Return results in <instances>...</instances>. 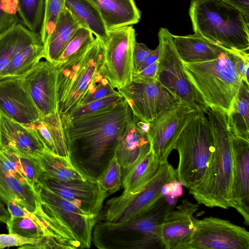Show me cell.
Returning <instances> with one entry per match:
<instances>
[{
    "instance_id": "cell-6",
    "label": "cell",
    "mask_w": 249,
    "mask_h": 249,
    "mask_svg": "<svg viewBox=\"0 0 249 249\" xmlns=\"http://www.w3.org/2000/svg\"><path fill=\"white\" fill-rule=\"evenodd\" d=\"M214 148L213 132L203 112L188 123L178 137L175 148L179 155L176 169L177 179L188 189L199 184L204 178Z\"/></svg>"
},
{
    "instance_id": "cell-34",
    "label": "cell",
    "mask_w": 249,
    "mask_h": 249,
    "mask_svg": "<svg viewBox=\"0 0 249 249\" xmlns=\"http://www.w3.org/2000/svg\"><path fill=\"white\" fill-rule=\"evenodd\" d=\"M46 0H18V16L29 30L39 33L42 23Z\"/></svg>"
},
{
    "instance_id": "cell-21",
    "label": "cell",
    "mask_w": 249,
    "mask_h": 249,
    "mask_svg": "<svg viewBox=\"0 0 249 249\" xmlns=\"http://www.w3.org/2000/svg\"><path fill=\"white\" fill-rule=\"evenodd\" d=\"M0 144V150L29 157H34L37 154L47 150L33 130L1 113Z\"/></svg>"
},
{
    "instance_id": "cell-19",
    "label": "cell",
    "mask_w": 249,
    "mask_h": 249,
    "mask_svg": "<svg viewBox=\"0 0 249 249\" xmlns=\"http://www.w3.org/2000/svg\"><path fill=\"white\" fill-rule=\"evenodd\" d=\"M105 48L103 41L95 37L90 47V54L85 67L76 79L67 98L58 107L60 114L76 107L95 82L106 78L104 73Z\"/></svg>"
},
{
    "instance_id": "cell-51",
    "label": "cell",
    "mask_w": 249,
    "mask_h": 249,
    "mask_svg": "<svg viewBox=\"0 0 249 249\" xmlns=\"http://www.w3.org/2000/svg\"><path fill=\"white\" fill-rule=\"evenodd\" d=\"M11 215L2 203L0 201V222L7 223L10 218Z\"/></svg>"
},
{
    "instance_id": "cell-37",
    "label": "cell",
    "mask_w": 249,
    "mask_h": 249,
    "mask_svg": "<svg viewBox=\"0 0 249 249\" xmlns=\"http://www.w3.org/2000/svg\"><path fill=\"white\" fill-rule=\"evenodd\" d=\"M0 151H3L14 163L18 171L27 178L29 184L36 191L41 171L35 158L20 156L6 150Z\"/></svg>"
},
{
    "instance_id": "cell-47",
    "label": "cell",
    "mask_w": 249,
    "mask_h": 249,
    "mask_svg": "<svg viewBox=\"0 0 249 249\" xmlns=\"http://www.w3.org/2000/svg\"><path fill=\"white\" fill-rule=\"evenodd\" d=\"M226 4L239 10L249 17V0H222Z\"/></svg>"
},
{
    "instance_id": "cell-18",
    "label": "cell",
    "mask_w": 249,
    "mask_h": 249,
    "mask_svg": "<svg viewBox=\"0 0 249 249\" xmlns=\"http://www.w3.org/2000/svg\"><path fill=\"white\" fill-rule=\"evenodd\" d=\"M0 200L6 205L16 202L33 213L41 204L38 193L2 151H0Z\"/></svg>"
},
{
    "instance_id": "cell-9",
    "label": "cell",
    "mask_w": 249,
    "mask_h": 249,
    "mask_svg": "<svg viewBox=\"0 0 249 249\" xmlns=\"http://www.w3.org/2000/svg\"><path fill=\"white\" fill-rule=\"evenodd\" d=\"M103 42L104 73L111 86L120 89L132 81L133 49L136 40L132 26L108 31Z\"/></svg>"
},
{
    "instance_id": "cell-36",
    "label": "cell",
    "mask_w": 249,
    "mask_h": 249,
    "mask_svg": "<svg viewBox=\"0 0 249 249\" xmlns=\"http://www.w3.org/2000/svg\"><path fill=\"white\" fill-rule=\"evenodd\" d=\"M6 224L9 233L18 234L27 238L54 237L37 223L27 217L11 216Z\"/></svg>"
},
{
    "instance_id": "cell-40",
    "label": "cell",
    "mask_w": 249,
    "mask_h": 249,
    "mask_svg": "<svg viewBox=\"0 0 249 249\" xmlns=\"http://www.w3.org/2000/svg\"><path fill=\"white\" fill-rule=\"evenodd\" d=\"M123 99L119 94L109 95L104 98L95 100L81 106L75 107L68 112L71 117H75L101 110Z\"/></svg>"
},
{
    "instance_id": "cell-44",
    "label": "cell",
    "mask_w": 249,
    "mask_h": 249,
    "mask_svg": "<svg viewBox=\"0 0 249 249\" xmlns=\"http://www.w3.org/2000/svg\"><path fill=\"white\" fill-rule=\"evenodd\" d=\"M118 93L117 90L111 86L108 81H107L98 87L94 92L86 96L77 107L81 106Z\"/></svg>"
},
{
    "instance_id": "cell-50",
    "label": "cell",
    "mask_w": 249,
    "mask_h": 249,
    "mask_svg": "<svg viewBox=\"0 0 249 249\" xmlns=\"http://www.w3.org/2000/svg\"><path fill=\"white\" fill-rule=\"evenodd\" d=\"M159 57V50L158 47H157L156 49L152 51L151 53L148 55V56L142 64L139 70L135 72L141 71L147 66L154 63L158 60Z\"/></svg>"
},
{
    "instance_id": "cell-10",
    "label": "cell",
    "mask_w": 249,
    "mask_h": 249,
    "mask_svg": "<svg viewBox=\"0 0 249 249\" xmlns=\"http://www.w3.org/2000/svg\"><path fill=\"white\" fill-rule=\"evenodd\" d=\"M117 90L127 103L133 114L146 123L182 103L158 80L149 83L132 81Z\"/></svg>"
},
{
    "instance_id": "cell-4",
    "label": "cell",
    "mask_w": 249,
    "mask_h": 249,
    "mask_svg": "<svg viewBox=\"0 0 249 249\" xmlns=\"http://www.w3.org/2000/svg\"><path fill=\"white\" fill-rule=\"evenodd\" d=\"M189 14L195 34L229 50L248 51L249 17L222 0H192Z\"/></svg>"
},
{
    "instance_id": "cell-32",
    "label": "cell",
    "mask_w": 249,
    "mask_h": 249,
    "mask_svg": "<svg viewBox=\"0 0 249 249\" xmlns=\"http://www.w3.org/2000/svg\"><path fill=\"white\" fill-rule=\"evenodd\" d=\"M249 85L243 81L227 113L229 127L232 134L249 142Z\"/></svg>"
},
{
    "instance_id": "cell-2",
    "label": "cell",
    "mask_w": 249,
    "mask_h": 249,
    "mask_svg": "<svg viewBox=\"0 0 249 249\" xmlns=\"http://www.w3.org/2000/svg\"><path fill=\"white\" fill-rule=\"evenodd\" d=\"M207 114L214 139V151L204 178L199 184L189 189V194L198 204L208 207L233 208L234 155L227 113L211 107Z\"/></svg>"
},
{
    "instance_id": "cell-30",
    "label": "cell",
    "mask_w": 249,
    "mask_h": 249,
    "mask_svg": "<svg viewBox=\"0 0 249 249\" xmlns=\"http://www.w3.org/2000/svg\"><path fill=\"white\" fill-rule=\"evenodd\" d=\"M80 27L70 12L64 7L45 48L46 60L54 64Z\"/></svg>"
},
{
    "instance_id": "cell-26",
    "label": "cell",
    "mask_w": 249,
    "mask_h": 249,
    "mask_svg": "<svg viewBox=\"0 0 249 249\" xmlns=\"http://www.w3.org/2000/svg\"><path fill=\"white\" fill-rule=\"evenodd\" d=\"M42 42L39 33L34 32L18 23L0 35V77L14 56L21 50Z\"/></svg>"
},
{
    "instance_id": "cell-15",
    "label": "cell",
    "mask_w": 249,
    "mask_h": 249,
    "mask_svg": "<svg viewBox=\"0 0 249 249\" xmlns=\"http://www.w3.org/2000/svg\"><path fill=\"white\" fill-rule=\"evenodd\" d=\"M56 67L48 61H40L21 77L40 115L58 111Z\"/></svg>"
},
{
    "instance_id": "cell-24",
    "label": "cell",
    "mask_w": 249,
    "mask_h": 249,
    "mask_svg": "<svg viewBox=\"0 0 249 249\" xmlns=\"http://www.w3.org/2000/svg\"><path fill=\"white\" fill-rule=\"evenodd\" d=\"M26 126L36 133L48 151L69 158L67 140L59 110L54 113L40 115L36 121Z\"/></svg>"
},
{
    "instance_id": "cell-33",
    "label": "cell",
    "mask_w": 249,
    "mask_h": 249,
    "mask_svg": "<svg viewBox=\"0 0 249 249\" xmlns=\"http://www.w3.org/2000/svg\"><path fill=\"white\" fill-rule=\"evenodd\" d=\"M45 57V47L42 42L32 44L19 51L3 72L0 79L22 77Z\"/></svg>"
},
{
    "instance_id": "cell-16",
    "label": "cell",
    "mask_w": 249,
    "mask_h": 249,
    "mask_svg": "<svg viewBox=\"0 0 249 249\" xmlns=\"http://www.w3.org/2000/svg\"><path fill=\"white\" fill-rule=\"evenodd\" d=\"M165 215L161 225V235L165 249H189L195 230L196 219L194 214L199 204L187 199Z\"/></svg>"
},
{
    "instance_id": "cell-31",
    "label": "cell",
    "mask_w": 249,
    "mask_h": 249,
    "mask_svg": "<svg viewBox=\"0 0 249 249\" xmlns=\"http://www.w3.org/2000/svg\"><path fill=\"white\" fill-rule=\"evenodd\" d=\"M34 158L39 164L41 176L63 180L87 179L73 166L69 158L55 155L47 150L37 154Z\"/></svg>"
},
{
    "instance_id": "cell-43",
    "label": "cell",
    "mask_w": 249,
    "mask_h": 249,
    "mask_svg": "<svg viewBox=\"0 0 249 249\" xmlns=\"http://www.w3.org/2000/svg\"><path fill=\"white\" fill-rule=\"evenodd\" d=\"M159 60L147 66L141 71L133 72L132 81L142 83H149L157 80Z\"/></svg>"
},
{
    "instance_id": "cell-53",
    "label": "cell",
    "mask_w": 249,
    "mask_h": 249,
    "mask_svg": "<svg viewBox=\"0 0 249 249\" xmlns=\"http://www.w3.org/2000/svg\"></svg>"
},
{
    "instance_id": "cell-14",
    "label": "cell",
    "mask_w": 249,
    "mask_h": 249,
    "mask_svg": "<svg viewBox=\"0 0 249 249\" xmlns=\"http://www.w3.org/2000/svg\"><path fill=\"white\" fill-rule=\"evenodd\" d=\"M39 184L75 205L88 214L98 216L109 195L97 179L63 180L40 176Z\"/></svg>"
},
{
    "instance_id": "cell-27",
    "label": "cell",
    "mask_w": 249,
    "mask_h": 249,
    "mask_svg": "<svg viewBox=\"0 0 249 249\" xmlns=\"http://www.w3.org/2000/svg\"><path fill=\"white\" fill-rule=\"evenodd\" d=\"M161 163L151 149L139 162L124 173L121 195L127 196L141 191L158 172Z\"/></svg>"
},
{
    "instance_id": "cell-28",
    "label": "cell",
    "mask_w": 249,
    "mask_h": 249,
    "mask_svg": "<svg viewBox=\"0 0 249 249\" xmlns=\"http://www.w3.org/2000/svg\"><path fill=\"white\" fill-rule=\"evenodd\" d=\"M91 44L79 51L64 62L57 64H53L57 69V90L58 107L64 102L76 79L88 61L90 54Z\"/></svg>"
},
{
    "instance_id": "cell-45",
    "label": "cell",
    "mask_w": 249,
    "mask_h": 249,
    "mask_svg": "<svg viewBox=\"0 0 249 249\" xmlns=\"http://www.w3.org/2000/svg\"><path fill=\"white\" fill-rule=\"evenodd\" d=\"M142 43L135 42L133 49V72L137 71L143 62L152 52Z\"/></svg>"
},
{
    "instance_id": "cell-5",
    "label": "cell",
    "mask_w": 249,
    "mask_h": 249,
    "mask_svg": "<svg viewBox=\"0 0 249 249\" xmlns=\"http://www.w3.org/2000/svg\"><path fill=\"white\" fill-rule=\"evenodd\" d=\"M232 50L223 48L219 57L211 61L183 62L189 81L208 108H218L227 113L242 81L235 70Z\"/></svg>"
},
{
    "instance_id": "cell-3",
    "label": "cell",
    "mask_w": 249,
    "mask_h": 249,
    "mask_svg": "<svg viewBox=\"0 0 249 249\" xmlns=\"http://www.w3.org/2000/svg\"><path fill=\"white\" fill-rule=\"evenodd\" d=\"M173 208L162 196L145 212L127 221H97L92 242L99 249H165L161 225Z\"/></svg>"
},
{
    "instance_id": "cell-13",
    "label": "cell",
    "mask_w": 249,
    "mask_h": 249,
    "mask_svg": "<svg viewBox=\"0 0 249 249\" xmlns=\"http://www.w3.org/2000/svg\"><path fill=\"white\" fill-rule=\"evenodd\" d=\"M198 113L196 109L181 103L149 123L151 149L161 163L167 161L179 135Z\"/></svg>"
},
{
    "instance_id": "cell-35",
    "label": "cell",
    "mask_w": 249,
    "mask_h": 249,
    "mask_svg": "<svg viewBox=\"0 0 249 249\" xmlns=\"http://www.w3.org/2000/svg\"><path fill=\"white\" fill-rule=\"evenodd\" d=\"M65 0H46L44 17L39 31L41 41L47 46L64 8Z\"/></svg>"
},
{
    "instance_id": "cell-22",
    "label": "cell",
    "mask_w": 249,
    "mask_h": 249,
    "mask_svg": "<svg viewBox=\"0 0 249 249\" xmlns=\"http://www.w3.org/2000/svg\"><path fill=\"white\" fill-rule=\"evenodd\" d=\"M137 118L132 112L131 113L115 153L124 172L141 160L151 150L148 134L138 127Z\"/></svg>"
},
{
    "instance_id": "cell-52",
    "label": "cell",
    "mask_w": 249,
    "mask_h": 249,
    "mask_svg": "<svg viewBox=\"0 0 249 249\" xmlns=\"http://www.w3.org/2000/svg\"><path fill=\"white\" fill-rule=\"evenodd\" d=\"M136 124L140 130L144 133H148L150 127L149 123L143 122L137 118Z\"/></svg>"
},
{
    "instance_id": "cell-54",
    "label": "cell",
    "mask_w": 249,
    "mask_h": 249,
    "mask_svg": "<svg viewBox=\"0 0 249 249\" xmlns=\"http://www.w3.org/2000/svg\"></svg>"
},
{
    "instance_id": "cell-38",
    "label": "cell",
    "mask_w": 249,
    "mask_h": 249,
    "mask_svg": "<svg viewBox=\"0 0 249 249\" xmlns=\"http://www.w3.org/2000/svg\"><path fill=\"white\" fill-rule=\"evenodd\" d=\"M122 168L116 156L96 179L101 188L109 195L120 190L122 185Z\"/></svg>"
},
{
    "instance_id": "cell-29",
    "label": "cell",
    "mask_w": 249,
    "mask_h": 249,
    "mask_svg": "<svg viewBox=\"0 0 249 249\" xmlns=\"http://www.w3.org/2000/svg\"><path fill=\"white\" fill-rule=\"evenodd\" d=\"M67 9L80 27L89 30L103 41L107 37V30L102 17L95 6L88 0H65Z\"/></svg>"
},
{
    "instance_id": "cell-25",
    "label": "cell",
    "mask_w": 249,
    "mask_h": 249,
    "mask_svg": "<svg viewBox=\"0 0 249 249\" xmlns=\"http://www.w3.org/2000/svg\"><path fill=\"white\" fill-rule=\"evenodd\" d=\"M174 44L183 63H194L216 59L223 47L197 35H172Z\"/></svg>"
},
{
    "instance_id": "cell-48",
    "label": "cell",
    "mask_w": 249,
    "mask_h": 249,
    "mask_svg": "<svg viewBox=\"0 0 249 249\" xmlns=\"http://www.w3.org/2000/svg\"><path fill=\"white\" fill-rule=\"evenodd\" d=\"M0 7L7 14L18 15V0H0Z\"/></svg>"
},
{
    "instance_id": "cell-17",
    "label": "cell",
    "mask_w": 249,
    "mask_h": 249,
    "mask_svg": "<svg viewBox=\"0 0 249 249\" xmlns=\"http://www.w3.org/2000/svg\"><path fill=\"white\" fill-rule=\"evenodd\" d=\"M0 113L25 126L39 117L21 77L0 79Z\"/></svg>"
},
{
    "instance_id": "cell-41",
    "label": "cell",
    "mask_w": 249,
    "mask_h": 249,
    "mask_svg": "<svg viewBox=\"0 0 249 249\" xmlns=\"http://www.w3.org/2000/svg\"><path fill=\"white\" fill-rule=\"evenodd\" d=\"M42 238H27L12 233L0 234V249L14 246L19 247V249H35Z\"/></svg>"
},
{
    "instance_id": "cell-20",
    "label": "cell",
    "mask_w": 249,
    "mask_h": 249,
    "mask_svg": "<svg viewBox=\"0 0 249 249\" xmlns=\"http://www.w3.org/2000/svg\"><path fill=\"white\" fill-rule=\"evenodd\" d=\"M234 169L232 184L233 208L249 225V142L232 134Z\"/></svg>"
},
{
    "instance_id": "cell-46",
    "label": "cell",
    "mask_w": 249,
    "mask_h": 249,
    "mask_svg": "<svg viewBox=\"0 0 249 249\" xmlns=\"http://www.w3.org/2000/svg\"><path fill=\"white\" fill-rule=\"evenodd\" d=\"M18 15H11L3 11L0 7V35L19 23Z\"/></svg>"
},
{
    "instance_id": "cell-49",
    "label": "cell",
    "mask_w": 249,
    "mask_h": 249,
    "mask_svg": "<svg viewBox=\"0 0 249 249\" xmlns=\"http://www.w3.org/2000/svg\"><path fill=\"white\" fill-rule=\"evenodd\" d=\"M168 184L169 189L168 195L178 198L183 195V185L178 180L170 181L168 182Z\"/></svg>"
},
{
    "instance_id": "cell-23",
    "label": "cell",
    "mask_w": 249,
    "mask_h": 249,
    "mask_svg": "<svg viewBox=\"0 0 249 249\" xmlns=\"http://www.w3.org/2000/svg\"><path fill=\"white\" fill-rule=\"evenodd\" d=\"M97 9L107 31L132 26L141 19L134 0H88Z\"/></svg>"
},
{
    "instance_id": "cell-12",
    "label": "cell",
    "mask_w": 249,
    "mask_h": 249,
    "mask_svg": "<svg viewBox=\"0 0 249 249\" xmlns=\"http://www.w3.org/2000/svg\"><path fill=\"white\" fill-rule=\"evenodd\" d=\"M189 249H249V232L228 220H196Z\"/></svg>"
},
{
    "instance_id": "cell-11",
    "label": "cell",
    "mask_w": 249,
    "mask_h": 249,
    "mask_svg": "<svg viewBox=\"0 0 249 249\" xmlns=\"http://www.w3.org/2000/svg\"><path fill=\"white\" fill-rule=\"evenodd\" d=\"M36 191L39 195L42 210L57 219L72 232L80 243V249L90 248L97 216L87 214L74 204L39 184Z\"/></svg>"
},
{
    "instance_id": "cell-42",
    "label": "cell",
    "mask_w": 249,
    "mask_h": 249,
    "mask_svg": "<svg viewBox=\"0 0 249 249\" xmlns=\"http://www.w3.org/2000/svg\"><path fill=\"white\" fill-rule=\"evenodd\" d=\"M231 53L234 65L239 77L242 81L249 85L248 51L233 50Z\"/></svg>"
},
{
    "instance_id": "cell-8",
    "label": "cell",
    "mask_w": 249,
    "mask_h": 249,
    "mask_svg": "<svg viewBox=\"0 0 249 249\" xmlns=\"http://www.w3.org/2000/svg\"><path fill=\"white\" fill-rule=\"evenodd\" d=\"M174 180H178L176 169L168 161L162 163L157 174L141 191L108 200L97 220L118 223L141 214L163 196L161 192L163 185Z\"/></svg>"
},
{
    "instance_id": "cell-7",
    "label": "cell",
    "mask_w": 249,
    "mask_h": 249,
    "mask_svg": "<svg viewBox=\"0 0 249 249\" xmlns=\"http://www.w3.org/2000/svg\"><path fill=\"white\" fill-rule=\"evenodd\" d=\"M159 50L158 81L183 103L207 113L209 108L189 81L183 62L174 44L172 34L165 28L158 33Z\"/></svg>"
},
{
    "instance_id": "cell-1",
    "label": "cell",
    "mask_w": 249,
    "mask_h": 249,
    "mask_svg": "<svg viewBox=\"0 0 249 249\" xmlns=\"http://www.w3.org/2000/svg\"><path fill=\"white\" fill-rule=\"evenodd\" d=\"M132 111L122 99L98 111L71 117L60 114L73 166L96 179L115 155Z\"/></svg>"
},
{
    "instance_id": "cell-39",
    "label": "cell",
    "mask_w": 249,
    "mask_h": 249,
    "mask_svg": "<svg viewBox=\"0 0 249 249\" xmlns=\"http://www.w3.org/2000/svg\"><path fill=\"white\" fill-rule=\"evenodd\" d=\"M95 38L88 29L80 27L54 64L61 63L79 51L90 45Z\"/></svg>"
}]
</instances>
